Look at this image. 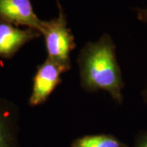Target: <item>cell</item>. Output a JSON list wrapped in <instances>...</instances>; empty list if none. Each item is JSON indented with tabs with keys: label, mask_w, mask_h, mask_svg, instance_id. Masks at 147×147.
<instances>
[{
	"label": "cell",
	"mask_w": 147,
	"mask_h": 147,
	"mask_svg": "<svg viewBox=\"0 0 147 147\" xmlns=\"http://www.w3.org/2000/svg\"><path fill=\"white\" fill-rule=\"evenodd\" d=\"M137 18L139 21L147 23V8L137 9Z\"/></svg>",
	"instance_id": "obj_9"
},
{
	"label": "cell",
	"mask_w": 147,
	"mask_h": 147,
	"mask_svg": "<svg viewBox=\"0 0 147 147\" xmlns=\"http://www.w3.org/2000/svg\"><path fill=\"white\" fill-rule=\"evenodd\" d=\"M133 147H147V129L140 131L137 134Z\"/></svg>",
	"instance_id": "obj_8"
},
{
	"label": "cell",
	"mask_w": 147,
	"mask_h": 147,
	"mask_svg": "<svg viewBox=\"0 0 147 147\" xmlns=\"http://www.w3.org/2000/svg\"><path fill=\"white\" fill-rule=\"evenodd\" d=\"M69 147H130L111 134L87 135L74 140Z\"/></svg>",
	"instance_id": "obj_7"
},
{
	"label": "cell",
	"mask_w": 147,
	"mask_h": 147,
	"mask_svg": "<svg viewBox=\"0 0 147 147\" xmlns=\"http://www.w3.org/2000/svg\"><path fill=\"white\" fill-rule=\"evenodd\" d=\"M59 15L50 21H43L41 34L47 53V58L58 64L67 72L71 69L70 53L75 47L74 37L67 26L66 16L57 1Z\"/></svg>",
	"instance_id": "obj_2"
},
{
	"label": "cell",
	"mask_w": 147,
	"mask_h": 147,
	"mask_svg": "<svg viewBox=\"0 0 147 147\" xmlns=\"http://www.w3.org/2000/svg\"><path fill=\"white\" fill-rule=\"evenodd\" d=\"M142 98H143V100H144V101H145V102L147 104V84H146V88H145L144 90L142 91Z\"/></svg>",
	"instance_id": "obj_10"
},
{
	"label": "cell",
	"mask_w": 147,
	"mask_h": 147,
	"mask_svg": "<svg viewBox=\"0 0 147 147\" xmlns=\"http://www.w3.org/2000/svg\"><path fill=\"white\" fill-rule=\"evenodd\" d=\"M66 72L61 65L47 58L39 65L34 77L33 88L29 104L37 106L46 102L50 95L61 83V74Z\"/></svg>",
	"instance_id": "obj_3"
},
{
	"label": "cell",
	"mask_w": 147,
	"mask_h": 147,
	"mask_svg": "<svg viewBox=\"0 0 147 147\" xmlns=\"http://www.w3.org/2000/svg\"><path fill=\"white\" fill-rule=\"evenodd\" d=\"M40 32L27 28L20 29L0 21V57L10 59L27 42L41 37Z\"/></svg>",
	"instance_id": "obj_5"
},
{
	"label": "cell",
	"mask_w": 147,
	"mask_h": 147,
	"mask_svg": "<svg viewBox=\"0 0 147 147\" xmlns=\"http://www.w3.org/2000/svg\"><path fill=\"white\" fill-rule=\"evenodd\" d=\"M80 84L87 92H107L115 103L123 101L125 87L116 57V46L109 34L94 42H87L77 57Z\"/></svg>",
	"instance_id": "obj_1"
},
{
	"label": "cell",
	"mask_w": 147,
	"mask_h": 147,
	"mask_svg": "<svg viewBox=\"0 0 147 147\" xmlns=\"http://www.w3.org/2000/svg\"><path fill=\"white\" fill-rule=\"evenodd\" d=\"M0 21L34 29L40 34L44 21L37 16L30 0H0Z\"/></svg>",
	"instance_id": "obj_4"
},
{
	"label": "cell",
	"mask_w": 147,
	"mask_h": 147,
	"mask_svg": "<svg viewBox=\"0 0 147 147\" xmlns=\"http://www.w3.org/2000/svg\"><path fill=\"white\" fill-rule=\"evenodd\" d=\"M19 110L10 100L0 97V147H20Z\"/></svg>",
	"instance_id": "obj_6"
}]
</instances>
